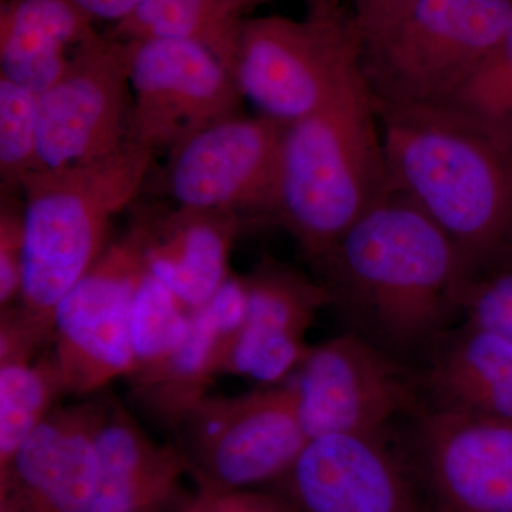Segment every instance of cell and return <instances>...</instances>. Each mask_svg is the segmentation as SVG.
I'll return each instance as SVG.
<instances>
[{
	"label": "cell",
	"instance_id": "1",
	"mask_svg": "<svg viewBox=\"0 0 512 512\" xmlns=\"http://www.w3.org/2000/svg\"><path fill=\"white\" fill-rule=\"evenodd\" d=\"M315 271L349 332L404 363L429 359L463 320V259L439 225L394 187Z\"/></svg>",
	"mask_w": 512,
	"mask_h": 512
},
{
	"label": "cell",
	"instance_id": "2",
	"mask_svg": "<svg viewBox=\"0 0 512 512\" xmlns=\"http://www.w3.org/2000/svg\"><path fill=\"white\" fill-rule=\"evenodd\" d=\"M376 107L393 187L450 238L467 279L512 255V131L453 101Z\"/></svg>",
	"mask_w": 512,
	"mask_h": 512
},
{
	"label": "cell",
	"instance_id": "3",
	"mask_svg": "<svg viewBox=\"0 0 512 512\" xmlns=\"http://www.w3.org/2000/svg\"><path fill=\"white\" fill-rule=\"evenodd\" d=\"M392 188L376 101L359 70L286 128L274 220L316 269Z\"/></svg>",
	"mask_w": 512,
	"mask_h": 512
},
{
	"label": "cell",
	"instance_id": "4",
	"mask_svg": "<svg viewBox=\"0 0 512 512\" xmlns=\"http://www.w3.org/2000/svg\"><path fill=\"white\" fill-rule=\"evenodd\" d=\"M153 151L127 141L89 163L43 168L23 184L25 259L18 305L53 332L56 306L110 244L111 222L138 197Z\"/></svg>",
	"mask_w": 512,
	"mask_h": 512
},
{
	"label": "cell",
	"instance_id": "5",
	"mask_svg": "<svg viewBox=\"0 0 512 512\" xmlns=\"http://www.w3.org/2000/svg\"><path fill=\"white\" fill-rule=\"evenodd\" d=\"M512 26V0H416L362 43L360 70L377 104L456 99Z\"/></svg>",
	"mask_w": 512,
	"mask_h": 512
},
{
	"label": "cell",
	"instance_id": "6",
	"mask_svg": "<svg viewBox=\"0 0 512 512\" xmlns=\"http://www.w3.org/2000/svg\"><path fill=\"white\" fill-rule=\"evenodd\" d=\"M362 37L342 8L312 6L308 18L245 19L235 79L256 114L292 124L329 103L360 70Z\"/></svg>",
	"mask_w": 512,
	"mask_h": 512
},
{
	"label": "cell",
	"instance_id": "7",
	"mask_svg": "<svg viewBox=\"0 0 512 512\" xmlns=\"http://www.w3.org/2000/svg\"><path fill=\"white\" fill-rule=\"evenodd\" d=\"M158 212H141L63 296L53 318L52 356L67 394L89 397L134 372L130 315L148 274Z\"/></svg>",
	"mask_w": 512,
	"mask_h": 512
},
{
	"label": "cell",
	"instance_id": "8",
	"mask_svg": "<svg viewBox=\"0 0 512 512\" xmlns=\"http://www.w3.org/2000/svg\"><path fill=\"white\" fill-rule=\"evenodd\" d=\"M197 490L276 485L308 443L291 380L235 396H212L174 431Z\"/></svg>",
	"mask_w": 512,
	"mask_h": 512
},
{
	"label": "cell",
	"instance_id": "9",
	"mask_svg": "<svg viewBox=\"0 0 512 512\" xmlns=\"http://www.w3.org/2000/svg\"><path fill=\"white\" fill-rule=\"evenodd\" d=\"M309 439L328 433H384L424 406L420 372L357 333L311 346L291 377Z\"/></svg>",
	"mask_w": 512,
	"mask_h": 512
},
{
	"label": "cell",
	"instance_id": "10",
	"mask_svg": "<svg viewBox=\"0 0 512 512\" xmlns=\"http://www.w3.org/2000/svg\"><path fill=\"white\" fill-rule=\"evenodd\" d=\"M124 42L133 93L131 143L170 154L204 128L241 113L244 97L234 74L207 47L181 39Z\"/></svg>",
	"mask_w": 512,
	"mask_h": 512
},
{
	"label": "cell",
	"instance_id": "11",
	"mask_svg": "<svg viewBox=\"0 0 512 512\" xmlns=\"http://www.w3.org/2000/svg\"><path fill=\"white\" fill-rule=\"evenodd\" d=\"M286 128L239 113L188 138L168 154V194L177 208L274 220Z\"/></svg>",
	"mask_w": 512,
	"mask_h": 512
},
{
	"label": "cell",
	"instance_id": "12",
	"mask_svg": "<svg viewBox=\"0 0 512 512\" xmlns=\"http://www.w3.org/2000/svg\"><path fill=\"white\" fill-rule=\"evenodd\" d=\"M131 106L127 43L94 36L37 96L42 168L89 163L119 150L128 141Z\"/></svg>",
	"mask_w": 512,
	"mask_h": 512
},
{
	"label": "cell",
	"instance_id": "13",
	"mask_svg": "<svg viewBox=\"0 0 512 512\" xmlns=\"http://www.w3.org/2000/svg\"><path fill=\"white\" fill-rule=\"evenodd\" d=\"M404 451L434 512H512V421L423 406Z\"/></svg>",
	"mask_w": 512,
	"mask_h": 512
},
{
	"label": "cell",
	"instance_id": "14",
	"mask_svg": "<svg viewBox=\"0 0 512 512\" xmlns=\"http://www.w3.org/2000/svg\"><path fill=\"white\" fill-rule=\"evenodd\" d=\"M275 487L299 512H429L403 450L384 433L312 437Z\"/></svg>",
	"mask_w": 512,
	"mask_h": 512
},
{
	"label": "cell",
	"instance_id": "15",
	"mask_svg": "<svg viewBox=\"0 0 512 512\" xmlns=\"http://www.w3.org/2000/svg\"><path fill=\"white\" fill-rule=\"evenodd\" d=\"M107 396L57 406L0 468V512H90Z\"/></svg>",
	"mask_w": 512,
	"mask_h": 512
},
{
	"label": "cell",
	"instance_id": "16",
	"mask_svg": "<svg viewBox=\"0 0 512 512\" xmlns=\"http://www.w3.org/2000/svg\"><path fill=\"white\" fill-rule=\"evenodd\" d=\"M245 318L232 339L222 375L245 377L261 386L286 382L311 346L306 335L330 295L319 279L265 256L242 275Z\"/></svg>",
	"mask_w": 512,
	"mask_h": 512
},
{
	"label": "cell",
	"instance_id": "17",
	"mask_svg": "<svg viewBox=\"0 0 512 512\" xmlns=\"http://www.w3.org/2000/svg\"><path fill=\"white\" fill-rule=\"evenodd\" d=\"M99 484L90 512H183L192 494L177 443H157L116 397L96 436Z\"/></svg>",
	"mask_w": 512,
	"mask_h": 512
},
{
	"label": "cell",
	"instance_id": "18",
	"mask_svg": "<svg viewBox=\"0 0 512 512\" xmlns=\"http://www.w3.org/2000/svg\"><path fill=\"white\" fill-rule=\"evenodd\" d=\"M245 305L244 279L232 275L210 301L192 312L187 336L173 355L153 372L128 380L138 406L175 431L222 376L229 346L244 322Z\"/></svg>",
	"mask_w": 512,
	"mask_h": 512
},
{
	"label": "cell",
	"instance_id": "19",
	"mask_svg": "<svg viewBox=\"0 0 512 512\" xmlns=\"http://www.w3.org/2000/svg\"><path fill=\"white\" fill-rule=\"evenodd\" d=\"M424 406L512 421V342L461 322L437 343L420 372Z\"/></svg>",
	"mask_w": 512,
	"mask_h": 512
},
{
	"label": "cell",
	"instance_id": "20",
	"mask_svg": "<svg viewBox=\"0 0 512 512\" xmlns=\"http://www.w3.org/2000/svg\"><path fill=\"white\" fill-rule=\"evenodd\" d=\"M244 227L227 211L177 208L158 214L147 248L148 272L197 311L231 278L232 249Z\"/></svg>",
	"mask_w": 512,
	"mask_h": 512
},
{
	"label": "cell",
	"instance_id": "21",
	"mask_svg": "<svg viewBox=\"0 0 512 512\" xmlns=\"http://www.w3.org/2000/svg\"><path fill=\"white\" fill-rule=\"evenodd\" d=\"M93 22L73 0H2L0 76L39 96L99 35Z\"/></svg>",
	"mask_w": 512,
	"mask_h": 512
},
{
	"label": "cell",
	"instance_id": "22",
	"mask_svg": "<svg viewBox=\"0 0 512 512\" xmlns=\"http://www.w3.org/2000/svg\"><path fill=\"white\" fill-rule=\"evenodd\" d=\"M252 9V0H140L109 36L190 40L211 50L235 77L239 33Z\"/></svg>",
	"mask_w": 512,
	"mask_h": 512
},
{
	"label": "cell",
	"instance_id": "23",
	"mask_svg": "<svg viewBox=\"0 0 512 512\" xmlns=\"http://www.w3.org/2000/svg\"><path fill=\"white\" fill-rule=\"evenodd\" d=\"M67 396L52 352L0 362V468Z\"/></svg>",
	"mask_w": 512,
	"mask_h": 512
},
{
	"label": "cell",
	"instance_id": "24",
	"mask_svg": "<svg viewBox=\"0 0 512 512\" xmlns=\"http://www.w3.org/2000/svg\"><path fill=\"white\" fill-rule=\"evenodd\" d=\"M192 312L167 286L148 272L138 286L130 315L134 372L127 380L163 365L190 329Z\"/></svg>",
	"mask_w": 512,
	"mask_h": 512
},
{
	"label": "cell",
	"instance_id": "25",
	"mask_svg": "<svg viewBox=\"0 0 512 512\" xmlns=\"http://www.w3.org/2000/svg\"><path fill=\"white\" fill-rule=\"evenodd\" d=\"M40 170L37 94L0 76L2 188L22 192L23 184Z\"/></svg>",
	"mask_w": 512,
	"mask_h": 512
},
{
	"label": "cell",
	"instance_id": "26",
	"mask_svg": "<svg viewBox=\"0 0 512 512\" xmlns=\"http://www.w3.org/2000/svg\"><path fill=\"white\" fill-rule=\"evenodd\" d=\"M453 103L512 131V26Z\"/></svg>",
	"mask_w": 512,
	"mask_h": 512
},
{
	"label": "cell",
	"instance_id": "27",
	"mask_svg": "<svg viewBox=\"0 0 512 512\" xmlns=\"http://www.w3.org/2000/svg\"><path fill=\"white\" fill-rule=\"evenodd\" d=\"M461 322L512 342V255L471 276L461 293Z\"/></svg>",
	"mask_w": 512,
	"mask_h": 512
},
{
	"label": "cell",
	"instance_id": "28",
	"mask_svg": "<svg viewBox=\"0 0 512 512\" xmlns=\"http://www.w3.org/2000/svg\"><path fill=\"white\" fill-rule=\"evenodd\" d=\"M25 259V208L22 192L0 194V309L19 302Z\"/></svg>",
	"mask_w": 512,
	"mask_h": 512
},
{
	"label": "cell",
	"instance_id": "29",
	"mask_svg": "<svg viewBox=\"0 0 512 512\" xmlns=\"http://www.w3.org/2000/svg\"><path fill=\"white\" fill-rule=\"evenodd\" d=\"M183 512H299L281 494L256 490H197Z\"/></svg>",
	"mask_w": 512,
	"mask_h": 512
},
{
	"label": "cell",
	"instance_id": "30",
	"mask_svg": "<svg viewBox=\"0 0 512 512\" xmlns=\"http://www.w3.org/2000/svg\"><path fill=\"white\" fill-rule=\"evenodd\" d=\"M349 13L362 43L382 35L384 30L403 18L416 0H350Z\"/></svg>",
	"mask_w": 512,
	"mask_h": 512
},
{
	"label": "cell",
	"instance_id": "31",
	"mask_svg": "<svg viewBox=\"0 0 512 512\" xmlns=\"http://www.w3.org/2000/svg\"><path fill=\"white\" fill-rule=\"evenodd\" d=\"M77 5L89 13L94 20H109L113 25L127 18L140 0H73Z\"/></svg>",
	"mask_w": 512,
	"mask_h": 512
},
{
	"label": "cell",
	"instance_id": "32",
	"mask_svg": "<svg viewBox=\"0 0 512 512\" xmlns=\"http://www.w3.org/2000/svg\"><path fill=\"white\" fill-rule=\"evenodd\" d=\"M313 5L325 6V8H340V0H313Z\"/></svg>",
	"mask_w": 512,
	"mask_h": 512
},
{
	"label": "cell",
	"instance_id": "33",
	"mask_svg": "<svg viewBox=\"0 0 512 512\" xmlns=\"http://www.w3.org/2000/svg\"><path fill=\"white\" fill-rule=\"evenodd\" d=\"M266 2H269V0H252V3H254V8H256V6L262 5V3H266Z\"/></svg>",
	"mask_w": 512,
	"mask_h": 512
},
{
	"label": "cell",
	"instance_id": "34",
	"mask_svg": "<svg viewBox=\"0 0 512 512\" xmlns=\"http://www.w3.org/2000/svg\"><path fill=\"white\" fill-rule=\"evenodd\" d=\"M429 512H434V511H431V510H430Z\"/></svg>",
	"mask_w": 512,
	"mask_h": 512
}]
</instances>
